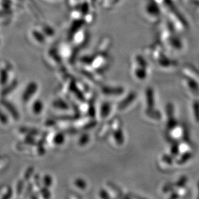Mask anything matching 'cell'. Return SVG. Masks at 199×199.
Listing matches in <instances>:
<instances>
[{
    "instance_id": "3",
    "label": "cell",
    "mask_w": 199,
    "mask_h": 199,
    "mask_svg": "<svg viewBox=\"0 0 199 199\" xmlns=\"http://www.w3.org/2000/svg\"><path fill=\"white\" fill-rule=\"evenodd\" d=\"M0 121H2V122L3 123H7V117H6V115L3 113L2 112V111L0 110Z\"/></svg>"
},
{
    "instance_id": "4",
    "label": "cell",
    "mask_w": 199,
    "mask_h": 199,
    "mask_svg": "<svg viewBox=\"0 0 199 199\" xmlns=\"http://www.w3.org/2000/svg\"><path fill=\"white\" fill-rule=\"evenodd\" d=\"M44 180V183H45V186H51V178L49 176L45 177Z\"/></svg>"
},
{
    "instance_id": "1",
    "label": "cell",
    "mask_w": 199,
    "mask_h": 199,
    "mask_svg": "<svg viewBox=\"0 0 199 199\" xmlns=\"http://www.w3.org/2000/svg\"><path fill=\"white\" fill-rule=\"evenodd\" d=\"M37 85L35 83V82H31L29 85V86L27 87V88L25 90V92L23 94L22 98L23 99L24 101H29V99L31 98L32 95H34L36 90H37Z\"/></svg>"
},
{
    "instance_id": "2",
    "label": "cell",
    "mask_w": 199,
    "mask_h": 199,
    "mask_svg": "<svg viewBox=\"0 0 199 199\" xmlns=\"http://www.w3.org/2000/svg\"><path fill=\"white\" fill-rule=\"evenodd\" d=\"M32 106V110L36 113H39L43 110V103L39 100L36 101Z\"/></svg>"
}]
</instances>
